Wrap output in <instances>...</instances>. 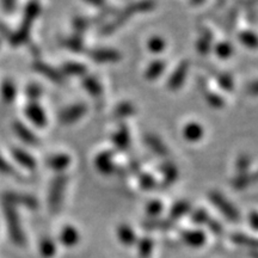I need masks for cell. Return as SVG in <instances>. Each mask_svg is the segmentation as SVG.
I'll return each mask as SVG.
<instances>
[{
  "mask_svg": "<svg viewBox=\"0 0 258 258\" xmlns=\"http://www.w3.org/2000/svg\"><path fill=\"white\" fill-rule=\"evenodd\" d=\"M41 12V5L36 2L29 3V4L25 6L24 10V16L23 21H22V24L19 25L18 30L12 32L11 36L9 38V42L14 47L22 46V44L27 43L29 40V36H30V31L32 28V24H34L35 19Z\"/></svg>",
  "mask_w": 258,
  "mask_h": 258,
  "instance_id": "obj_1",
  "label": "cell"
},
{
  "mask_svg": "<svg viewBox=\"0 0 258 258\" xmlns=\"http://www.w3.org/2000/svg\"><path fill=\"white\" fill-rule=\"evenodd\" d=\"M3 208H4L5 224L10 238H11V240L16 245L23 246V245H25L27 239H25V233L23 231V227H22L21 218H19L17 208L6 205V203L3 205Z\"/></svg>",
  "mask_w": 258,
  "mask_h": 258,
  "instance_id": "obj_2",
  "label": "cell"
},
{
  "mask_svg": "<svg viewBox=\"0 0 258 258\" xmlns=\"http://www.w3.org/2000/svg\"><path fill=\"white\" fill-rule=\"evenodd\" d=\"M67 182H69V176L64 175V173H59L51 180L49 194H48V207L53 214L59 213L61 207H62Z\"/></svg>",
  "mask_w": 258,
  "mask_h": 258,
  "instance_id": "obj_3",
  "label": "cell"
},
{
  "mask_svg": "<svg viewBox=\"0 0 258 258\" xmlns=\"http://www.w3.org/2000/svg\"><path fill=\"white\" fill-rule=\"evenodd\" d=\"M208 198L211 200L213 205L222 213V215H224L226 219H228V220L232 222H238L240 220L239 211H238V209L235 208V206L232 205L220 191H218V190H212V191H209L208 194Z\"/></svg>",
  "mask_w": 258,
  "mask_h": 258,
  "instance_id": "obj_4",
  "label": "cell"
},
{
  "mask_svg": "<svg viewBox=\"0 0 258 258\" xmlns=\"http://www.w3.org/2000/svg\"><path fill=\"white\" fill-rule=\"evenodd\" d=\"M3 203L12 206V207H24L29 209H36L38 207V201L35 196L24 192L6 191L3 194Z\"/></svg>",
  "mask_w": 258,
  "mask_h": 258,
  "instance_id": "obj_5",
  "label": "cell"
},
{
  "mask_svg": "<svg viewBox=\"0 0 258 258\" xmlns=\"http://www.w3.org/2000/svg\"><path fill=\"white\" fill-rule=\"evenodd\" d=\"M190 63L188 60H183L178 63V66L176 67V70L171 73V76L167 79L166 86L170 91H177L182 88V85L184 84L186 76H188Z\"/></svg>",
  "mask_w": 258,
  "mask_h": 258,
  "instance_id": "obj_6",
  "label": "cell"
},
{
  "mask_svg": "<svg viewBox=\"0 0 258 258\" xmlns=\"http://www.w3.org/2000/svg\"><path fill=\"white\" fill-rule=\"evenodd\" d=\"M31 66H32V70H34L35 72L44 76L47 79H49L50 82L59 84V85L64 83L66 77L61 73L60 70H56L55 67L50 66V64L43 62V61H41V60H36L32 62Z\"/></svg>",
  "mask_w": 258,
  "mask_h": 258,
  "instance_id": "obj_7",
  "label": "cell"
},
{
  "mask_svg": "<svg viewBox=\"0 0 258 258\" xmlns=\"http://www.w3.org/2000/svg\"><path fill=\"white\" fill-rule=\"evenodd\" d=\"M86 112H88V106L84 103H78V104H73L69 108L63 109L60 112L59 120L63 125H69L83 118Z\"/></svg>",
  "mask_w": 258,
  "mask_h": 258,
  "instance_id": "obj_8",
  "label": "cell"
},
{
  "mask_svg": "<svg viewBox=\"0 0 258 258\" xmlns=\"http://www.w3.org/2000/svg\"><path fill=\"white\" fill-rule=\"evenodd\" d=\"M24 112L28 120L37 128H44L47 125L46 112L38 102H29Z\"/></svg>",
  "mask_w": 258,
  "mask_h": 258,
  "instance_id": "obj_9",
  "label": "cell"
},
{
  "mask_svg": "<svg viewBox=\"0 0 258 258\" xmlns=\"http://www.w3.org/2000/svg\"><path fill=\"white\" fill-rule=\"evenodd\" d=\"M89 57L92 61L98 63H111L117 62L122 59L120 51L115 49H109V48H97L88 51Z\"/></svg>",
  "mask_w": 258,
  "mask_h": 258,
  "instance_id": "obj_10",
  "label": "cell"
},
{
  "mask_svg": "<svg viewBox=\"0 0 258 258\" xmlns=\"http://www.w3.org/2000/svg\"><path fill=\"white\" fill-rule=\"evenodd\" d=\"M111 141L114 147L120 152H125L131 147V133L125 123H120L111 135Z\"/></svg>",
  "mask_w": 258,
  "mask_h": 258,
  "instance_id": "obj_11",
  "label": "cell"
},
{
  "mask_svg": "<svg viewBox=\"0 0 258 258\" xmlns=\"http://www.w3.org/2000/svg\"><path fill=\"white\" fill-rule=\"evenodd\" d=\"M96 169L102 173V175H111L115 173L116 165L114 164V152L110 150L103 151L95 158Z\"/></svg>",
  "mask_w": 258,
  "mask_h": 258,
  "instance_id": "obj_12",
  "label": "cell"
},
{
  "mask_svg": "<svg viewBox=\"0 0 258 258\" xmlns=\"http://www.w3.org/2000/svg\"><path fill=\"white\" fill-rule=\"evenodd\" d=\"M12 128H14L15 134L17 135L23 143L31 145V146H37V145H40V139H38L36 137V134H35L28 125H25L23 122L15 121L14 124H12Z\"/></svg>",
  "mask_w": 258,
  "mask_h": 258,
  "instance_id": "obj_13",
  "label": "cell"
},
{
  "mask_svg": "<svg viewBox=\"0 0 258 258\" xmlns=\"http://www.w3.org/2000/svg\"><path fill=\"white\" fill-rule=\"evenodd\" d=\"M200 36L196 42V49L201 55H207L212 49L213 40H214V34L211 29L207 27H200L199 28Z\"/></svg>",
  "mask_w": 258,
  "mask_h": 258,
  "instance_id": "obj_14",
  "label": "cell"
},
{
  "mask_svg": "<svg viewBox=\"0 0 258 258\" xmlns=\"http://www.w3.org/2000/svg\"><path fill=\"white\" fill-rule=\"evenodd\" d=\"M145 143H146L147 147L150 148L151 151L154 154H157L158 157L160 158H167L169 157V148L165 144H164V141L161 140L159 137H157L156 134H152V133H148L145 135Z\"/></svg>",
  "mask_w": 258,
  "mask_h": 258,
  "instance_id": "obj_15",
  "label": "cell"
},
{
  "mask_svg": "<svg viewBox=\"0 0 258 258\" xmlns=\"http://www.w3.org/2000/svg\"><path fill=\"white\" fill-rule=\"evenodd\" d=\"M143 227L146 231L150 232H169L175 228V221L171 219H148V220L144 221Z\"/></svg>",
  "mask_w": 258,
  "mask_h": 258,
  "instance_id": "obj_16",
  "label": "cell"
},
{
  "mask_svg": "<svg viewBox=\"0 0 258 258\" xmlns=\"http://www.w3.org/2000/svg\"><path fill=\"white\" fill-rule=\"evenodd\" d=\"M11 156L14 157V159L17 161L21 166H23L27 170H35L37 166L36 159L29 154L27 151L23 150L21 147H12L11 148Z\"/></svg>",
  "mask_w": 258,
  "mask_h": 258,
  "instance_id": "obj_17",
  "label": "cell"
},
{
  "mask_svg": "<svg viewBox=\"0 0 258 258\" xmlns=\"http://www.w3.org/2000/svg\"><path fill=\"white\" fill-rule=\"evenodd\" d=\"M160 173L163 176V184L164 186H170L178 179V167L175 165L172 161L166 160L159 166Z\"/></svg>",
  "mask_w": 258,
  "mask_h": 258,
  "instance_id": "obj_18",
  "label": "cell"
},
{
  "mask_svg": "<svg viewBox=\"0 0 258 258\" xmlns=\"http://www.w3.org/2000/svg\"><path fill=\"white\" fill-rule=\"evenodd\" d=\"M180 239L183 243H185L188 246L191 247H200L202 245H205L206 239V233L201 230L196 231H182L180 232Z\"/></svg>",
  "mask_w": 258,
  "mask_h": 258,
  "instance_id": "obj_19",
  "label": "cell"
},
{
  "mask_svg": "<svg viewBox=\"0 0 258 258\" xmlns=\"http://www.w3.org/2000/svg\"><path fill=\"white\" fill-rule=\"evenodd\" d=\"M257 182H258V170L254 171V172L238 173L237 176L232 178L231 184L234 189L243 190V189H246L247 186H251Z\"/></svg>",
  "mask_w": 258,
  "mask_h": 258,
  "instance_id": "obj_20",
  "label": "cell"
},
{
  "mask_svg": "<svg viewBox=\"0 0 258 258\" xmlns=\"http://www.w3.org/2000/svg\"><path fill=\"white\" fill-rule=\"evenodd\" d=\"M71 164V157L67 154H53V156L48 157L46 159V165L49 169L56 171V172L63 173L67 167Z\"/></svg>",
  "mask_w": 258,
  "mask_h": 258,
  "instance_id": "obj_21",
  "label": "cell"
},
{
  "mask_svg": "<svg viewBox=\"0 0 258 258\" xmlns=\"http://www.w3.org/2000/svg\"><path fill=\"white\" fill-rule=\"evenodd\" d=\"M82 86L93 98H99L103 95V86L99 80L93 76H84L82 78Z\"/></svg>",
  "mask_w": 258,
  "mask_h": 258,
  "instance_id": "obj_22",
  "label": "cell"
},
{
  "mask_svg": "<svg viewBox=\"0 0 258 258\" xmlns=\"http://www.w3.org/2000/svg\"><path fill=\"white\" fill-rule=\"evenodd\" d=\"M61 73L64 77H83L88 74V67L84 63L74 62V61H70V62H64L61 66Z\"/></svg>",
  "mask_w": 258,
  "mask_h": 258,
  "instance_id": "obj_23",
  "label": "cell"
},
{
  "mask_svg": "<svg viewBox=\"0 0 258 258\" xmlns=\"http://www.w3.org/2000/svg\"><path fill=\"white\" fill-rule=\"evenodd\" d=\"M117 237L118 240L125 246H132V245L137 244L138 235L135 233L133 228L127 224H122L117 227Z\"/></svg>",
  "mask_w": 258,
  "mask_h": 258,
  "instance_id": "obj_24",
  "label": "cell"
},
{
  "mask_svg": "<svg viewBox=\"0 0 258 258\" xmlns=\"http://www.w3.org/2000/svg\"><path fill=\"white\" fill-rule=\"evenodd\" d=\"M205 134L203 127L198 122H189L183 129V137L185 138V140L190 141V143H196V141L201 140Z\"/></svg>",
  "mask_w": 258,
  "mask_h": 258,
  "instance_id": "obj_25",
  "label": "cell"
},
{
  "mask_svg": "<svg viewBox=\"0 0 258 258\" xmlns=\"http://www.w3.org/2000/svg\"><path fill=\"white\" fill-rule=\"evenodd\" d=\"M191 211H192L191 203L186 201V200H180V201H177L175 205L171 207L169 215L171 220L176 221L178 220V219L184 217V215L189 214Z\"/></svg>",
  "mask_w": 258,
  "mask_h": 258,
  "instance_id": "obj_26",
  "label": "cell"
},
{
  "mask_svg": "<svg viewBox=\"0 0 258 258\" xmlns=\"http://www.w3.org/2000/svg\"><path fill=\"white\" fill-rule=\"evenodd\" d=\"M79 232L73 226L67 225L64 226L60 233V241L64 246H74L79 243Z\"/></svg>",
  "mask_w": 258,
  "mask_h": 258,
  "instance_id": "obj_27",
  "label": "cell"
},
{
  "mask_svg": "<svg viewBox=\"0 0 258 258\" xmlns=\"http://www.w3.org/2000/svg\"><path fill=\"white\" fill-rule=\"evenodd\" d=\"M166 69V62L163 60H154L148 64V67L145 71V78L150 82L157 80L161 74L164 73V71Z\"/></svg>",
  "mask_w": 258,
  "mask_h": 258,
  "instance_id": "obj_28",
  "label": "cell"
},
{
  "mask_svg": "<svg viewBox=\"0 0 258 258\" xmlns=\"http://www.w3.org/2000/svg\"><path fill=\"white\" fill-rule=\"evenodd\" d=\"M60 43L63 48L73 51V53H83V51H85V44H84L83 37L78 36V35L73 34L72 36L62 38Z\"/></svg>",
  "mask_w": 258,
  "mask_h": 258,
  "instance_id": "obj_29",
  "label": "cell"
},
{
  "mask_svg": "<svg viewBox=\"0 0 258 258\" xmlns=\"http://www.w3.org/2000/svg\"><path fill=\"white\" fill-rule=\"evenodd\" d=\"M0 93L2 98L5 103H12L17 96V89H16L15 83L11 79H4L2 85H0Z\"/></svg>",
  "mask_w": 258,
  "mask_h": 258,
  "instance_id": "obj_30",
  "label": "cell"
},
{
  "mask_svg": "<svg viewBox=\"0 0 258 258\" xmlns=\"http://www.w3.org/2000/svg\"><path fill=\"white\" fill-rule=\"evenodd\" d=\"M135 112H137V108H135L133 103L125 101L117 104L112 114H114V117L117 118V120H124V118L133 116Z\"/></svg>",
  "mask_w": 258,
  "mask_h": 258,
  "instance_id": "obj_31",
  "label": "cell"
},
{
  "mask_svg": "<svg viewBox=\"0 0 258 258\" xmlns=\"http://www.w3.org/2000/svg\"><path fill=\"white\" fill-rule=\"evenodd\" d=\"M138 253L140 258H150L154 249V240L151 237H143L138 239Z\"/></svg>",
  "mask_w": 258,
  "mask_h": 258,
  "instance_id": "obj_32",
  "label": "cell"
},
{
  "mask_svg": "<svg viewBox=\"0 0 258 258\" xmlns=\"http://www.w3.org/2000/svg\"><path fill=\"white\" fill-rule=\"evenodd\" d=\"M231 240L235 244L241 245V246L249 247L251 250H258V239L251 237V235L244 233H234L231 235Z\"/></svg>",
  "mask_w": 258,
  "mask_h": 258,
  "instance_id": "obj_33",
  "label": "cell"
},
{
  "mask_svg": "<svg viewBox=\"0 0 258 258\" xmlns=\"http://www.w3.org/2000/svg\"><path fill=\"white\" fill-rule=\"evenodd\" d=\"M56 252V245L49 237H43L40 241V253L44 258H51Z\"/></svg>",
  "mask_w": 258,
  "mask_h": 258,
  "instance_id": "obj_34",
  "label": "cell"
},
{
  "mask_svg": "<svg viewBox=\"0 0 258 258\" xmlns=\"http://www.w3.org/2000/svg\"><path fill=\"white\" fill-rule=\"evenodd\" d=\"M202 93H203V97H205L206 102H207L209 106H212V108L221 109L225 106V99L222 98L221 96H219L218 93L209 91L208 89L203 90Z\"/></svg>",
  "mask_w": 258,
  "mask_h": 258,
  "instance_id": "obj_35",
  "label": "cell"
},
{
  "mask_svg": "<svg viewBox=\"0 0 258 258\" xmlns=\"http://www.w3.org/2000/svg\"><path fill=\"white\" fill-rule=\"evenodd\" d=\"M117 12H118L117 9L114 8V6L106 5L105 8H103L101 11L98 12V15L93 16L92 18H90V21H91V25L103 24L105 22V19H108V17H110V16H115Z\"/></svg>",
  "mask_w": 258,
  "mask_h": 258,
  "instance_id": "obj_36",
  "label": "cell"
},
{
  "mask_svg": "<svg viewBox=\"0 0 258 258\" xmlns=\"http://www.w3.org/2000/svg\"><path fill=\"white\" fill-rule=\"evenodd\" d=\"M239 41L244 44L245 47L251 48V49H254V48L258 47V36L253 31H250V30L241 31L239 34Z\"/></svg>",
  "mask_w": 258,
  "mask_h": 258,
  "instance_id": "obj_37",
  "label": "cell"
},
{
  "mask_svg": "<svg viewBox=\"0 0 258 258\" xmlns=\"http://www.w3.org/2000/svg\"><path fill=\"white\" fill-rule=\"evenodd\" d=\"M73 29H74V35H78V36L83 37V34L88 30L90 25H91V21L90 18L83 17V16H78L73 19Z\"/></svg>",
  "mask_w": 258,
  "mask_h": 258,
  "instance_id": "obj_38",
  "label": "cell"
},
{
  "mask_svg": "<svg viewBox=\"0 0 258 258\" xmlns=\"http://www.w3.org/2000/svg\"><path fill=\"white\" fill-rule=\"evenodd\" d=\"M215 79H217L219 86H220L222 90H225V91H232V90H233L234 82L230 73H217L215 74Z\"/></svg>",
  "mask_w": 258,
  "mask_h": 258,
  "instance_id": "obj_39",
  "label": "cell"
},
{
  "mask_svg": "<svg viewBox=\"0 0 258 258\" xmlns=\"http://www.w3.org/2000/svg\"><path fill=\"white\" fill-rule=\"evenodd\" d=\"M214 51L219 57H221V59H227V57H230L232 55V53H233V46H232L230 42H219V43L215 44Z\"/></svg>",
  "mask_w": 258,
  "mask_h": 258,
  "instance_id": "obj_40",
  "label": "cell"
},
{
  "mask_svg": "<svg viewBox=\"0 0 258 258\" xmlns=\"http://www.w3.org/2000/svg\"><path fill=\"white\" fill-rule=\"evenodd\" d=\"M166 43L164 38H161L160 36H153L151 37L147 42V48L151 53L154 54H159L161 51L165 50Z\"/></svg>",
  "mask_w": 258,
  "mask_h": 258,
  "instance_id": "obj_41",
  "label": "cell"
},
{
  "mask_svg": "<svg viewBox=\"0 0 258 258\" xmlns=\"http://www.w3.org/2000/svg\"><path fill=\"white\" fill-rule=\"evenodd\" d=\"M42 93H43V89L36 83L29 84L27 89H25V95H27L30 102H38V99L42 97Z\"/></svg>",
  "mask_w": 258,
  "mask_h": 258,
  "instance_id": "obj_42",
  "label": "cell"
},
{
  "mask_svg": "<svg viewBox=\"0 0 258 258\" xmlns=\"http://www.w3.org/2000/svg\"><path fill=\"white\" fill-rule=\"evenodd\" d=\"M139 185L144 190H152L157 186V180L150 173L141 172L139 175Z\"/></svg>",
  "mask_w": 258,
  "mask_h": 258,
  "instance_id": "obj_43",
  "label": "cell"
},
{
  "mask_svg": "<svg viewBox=\"0 0 258 258\" xmlns=\"http://www.w3.org/2000/svg\"><path fill=\"white\" fill-rule=\"evenodd\" d=\"M164 209V205L158 200H153L150 203H147L146 206V213L148 214V217L151 219H156L160 215V213L163 212Z\"/></svg>",
  "mask_w": 258,
  "mask_h": 258,
  "instance_id": "obj_44",
  "label": "cell"
},
{
  "mask_svg": "<svg viewBox=\"0 0 258 258\" xmlns=\"http://www.w3.org/2000/svg\"><path fill=\"white\" fill-rule=\"evenodd\" d=\"M209 214L203 208H198L191 212V221L196 225H206L209 220Z\"/></svg>",
  "mask_w": 258,
  "mask_h": 258,
  "instance_id": "obj_45",
  "label": "cell"
},
{
  "mask_svg": "<svg viewBox=\"0 0 258 258\" xmlns=\"http://www.w3.org/2000/svg\"><path fill=\"white\" fill-rule=\"evenodd\" d=\"M251 166V158L247 154H241L237 158L235 161V169H237L238 173H245L249 172V169Z\"/></svg>",
  "mask_w": 258,
  "mask_h": 258,
  "instance_id": "obj_46",
  "label": "cell"
},
{
  "mask_svg": "<svg viewBox=\"0 0 258 258\" xmlns=\"http://www.w3.org/2000/svg\"><path fill=\"white\" fill-rule=\"evenodd\" d=\"M0 173H3V175H6V176H11V177H21L18 175V172L16 171V169L14 166L11 165V164L9 163L8 160L5 159V158H3L0 156Z\"/></svg>",
  "mask_w": 258,
  "mask_h": 258,
  "instance_id": "obj_47",
  "label": "cell"
},
{
  "mask_svg": "<svg viewBox=\"0 0 258 258\" xmlns=\"http://www.w3.org/2000/svg\"><path fill=\"white\" fill-rule=\"evenodd\" d=\"M237 18H238V10L235 8L231 9L227 15V19H226V30L228 32H232L234 30L235 25H237Z\"/></svg>",
  "mask_w": 258,
  "mask_h": 258,
  "instance_id": "obj_48",
  "label": "cell"
},
{
  "mask_svg": "<svg viewBox=\"0 0 258 258\" xmlns=\"http://www.w3.org/2000/svg\"><path fill=\"white\" fill-rule=\"evenodd\" d=\"M206 225L208 226V228L211 230L212 233H214L215 235H222V233H224V227H222V225L218 220H215L214 218H209V220Z\"/></svg>",
  "mask_w": 258,
  "mask_h": 258,
  "instance_id": "obj_49",
  "label": "cell"
},
{
  "mask_svg": "<svg viewBox=\"0 0 258 258\" xmlns=\"http://www.w3.org/2000/svg\"><path fill=\"white\" fill-rule=\"evenodd\" d=\"M128 173L131 175H140L141 173V163L138 159H132L128 164Z\"/></svg>",
  "mask_w": 258,
  "mask_h": 258,
  "instance_id": "obj_50",
  "label": "cell"
},
{
  "mask_svg": "<svg viewBox=\"0 0 258 258\" xmlns=\"http://www.w3.org/2000/svg\"><path fill=\"white\" fill-rule=\"evenodd\" d=\"M2 8L6 12V14H12V12H15L16 8H17V3L16 2H3Z\"/></svg>",
  "mask_w": 258,
  "mask_h": 258,
  "instance_id": "obj_51",
  "label": "cell"
},
{
  "mask_svg": "<svg viewBox=\"0 0 258 258\" xmlns=\"http://www.w3.org/2000/svg\"><path fill=\"white\" fill-rule=\"evenodd\" d=\"M249 221H250L251 227H252L254 231H258V212L252 211L250 213Z\"/></svg>",
  "mask_w": 258,
  "mask_h": 258,
  "instance_id": "obj_52",
  "label": "cell"
},
{
  "mask_svg": "<svg viewBox=\"0 0 258 258\" xmlns=\"http://www.w3.org/2000/svg\"><path fill=\"white\" fill-rule=\"evenodd\" d=\"M249 92L251 95H258V80L249 86Z\"/></svg>",
  "mask_w": 258,
  "mask_h": 258,
  "instance_id": "obj_53",
  "label": "cell"
},
{
  "mask_svg": "<svg viewBox=\"0 0 258 258\" xmlns=\"http://www.w3.org/2000/svg\"><path fill=\"white\" fill-rule=\"evenodd\" d=\"M88 4L92 5V6H96V8H99L101 10L106 6L104 2H88Z\"/></svg>",
  "mask_w": 258,
  "mask_h": 258,
  "instance_id": "obj_54",
  "label": "cell"
},
{
  "mask_svg": "<svg viewBox=\"0 0 258 258\" xmlns=\"http://www.w3.org/2000/svg\"><path fill=\"white\" fill-rule=\"evenodd\" d=\"M249 254L251 258H258V250H250Z\"/></svg>",
  "mask_w": 258,
  "mask_h": 258,
  "instance_id": "obj_55",
  "label": "cell"
},
{
  "mask_svg": "<svg viewBox=\"0 0 258 258\" xmlns=\"http://www.w3.org/2000/svg\"><path fill=\"white\" fill-rule=\"evenodd\" d=\"M0 46H2V38H0Z\"/></svg>",
  "mask_w": 258,
  "mask_h": 258,
  "instance_id": "obj_56",
  "label": "cell"
}]
</instances>
